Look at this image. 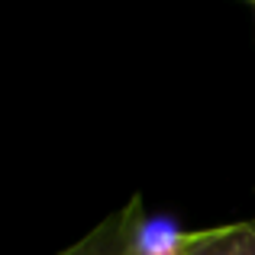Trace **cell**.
Here are the masks:
<instances>
[{"label":"cell","instance_id":"obj_1","mask_svg":"<svg viewBox=\"0 0 255 255\" xmlns=\"http://www.w3.org/2000/svg\"><path fill=\"white\" fill-rule=\"evenodd\" d=\"M142 226V200L132 197L123 207H117L110 217H104L91 233H84L78 243L65 246L55 255H139Z\"/></svg>","mask_w":255,"mask_h":255},{"label":"cell","instance_id":"obj_2","mask_svg":"<svg viewBox=\"0 0 255 255\" xmlns=\"http://www.w3.org/2000/svg\"><path fill=\"white\" fill-rule=\"evenodd\" d=\"M181 255H255V220L184 233Z\"/></svg>","mask_w":255,"mask_h":255}]
</instances>
